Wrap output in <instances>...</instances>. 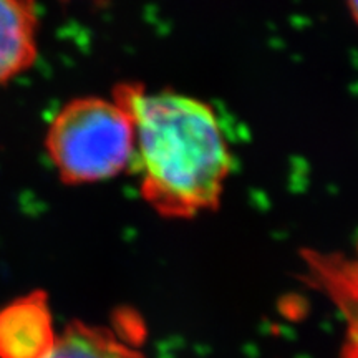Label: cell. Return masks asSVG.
<instances>
[{
  "label": "cell",
  "mask_w": 358,
  "mask_h": 358,
  "mask_svg": "<svg viewBox=\"0 0 358 358\" xmlns=\"http://www.w3.org/2000/svg\"><path fill=\"white\" fill-rule=\"evenodd\" d=\"M113 100L133 118L131 169L143 199L168 219L216 211L232 169L216 110L199 98L133 82L116 85Z\"/></svg>",
  "instance_id": "obj_1"
},
{
  "label": "cell",
  "mask_w": 358,
  "mask_h": 358,
  "mask_svg": "<svg viewBox=\"0 0 358 358\" xmlns=\"http://www.w3.org/2000/svg\"><path fill=\"white\" fill-rule=\"evenodd\" d=\"M45 150L65 185L106 181L131 168L133 118L113 98H73L48 124Z\"/></svg>",
  "instance_id": "obj_2"
},
{
  "label": "cell",
  "mask_w": 358,
  "mask_h": 358,
  "mask_svg": "<svg viewBox=\"0 0 358 358\" xmlns=\"http://www.w3.org/2000/svg\"><path fill=\"white\" fill-rule=\"evenodd\" d=\"M57 337L50 303L42 290L0 307V358H45Z\"/></svg>",
  "instance_id": "obj_3"
},
{
  "label": "cell",
  "mask_w": 358,
  "mask_h": 358,
  "mask_svg": "<svg viewBox=\"0 0 358 358\" xmlns=\"http://www.w3.org/2000/svg\"><path fill=\"white\" fill-rule=\"evenodd\" d=\"M38 55V15L34 0H0V87L20 77Z\"/></svg>",
  "instance_id": "obj_4"
},
{
  "label": "cell",
  "mask_w": 358,
  "mask_h": 358,
  "mask_svg": "<svg viewBox=\"0 0 358 358\" xmlns=\"http://www.w3.org/2000/svg\"><path fill=\"white\" fill-rule=\"evenodd\" d=\"M45 358H146L129 347L113 330L85 322H71L58 334L55 345Z\"/></svg>",
  "instance_id": "obj_5"
},
{
  "label": "cell",
  "mask_w": 358,
  "mask_h": 358,
  "mask_svg": "<svg viewBox=\"0 0 358 358\" xmlns=\"http://www.w3.org/2000/svg\"><path fill=\"white\" fill-rule=\"evenodd\" d=\"M347 6H348V10H350L353 20H355V24L358 25V0H347Z\"/></svg>",
  "instance_id": "obj_6"
}]
</instances>
